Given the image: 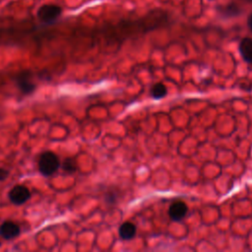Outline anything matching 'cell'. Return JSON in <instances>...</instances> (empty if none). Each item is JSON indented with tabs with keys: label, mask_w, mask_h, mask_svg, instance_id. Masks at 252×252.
<instances>
[{
	"label": "cell",
	"mask_w": 252,
	"mask_h": 252,
	"mask_svg": "<svg viewBox=\"0 0 252 252\" xmlns=\"http://www.w3.org/2000/svg\"><path fill=\"white\" fill-rule=\"evenodd\" d=\"M60 166L58 157L52 152H44L38 159V170L44 176L52 175Z\"/></svg>",
	"instance_id": "1"
},
{
	"label": "cell",
	"mask_w": 252,
	"mask_h": 252,
	"mask_svg": "<svg viewBox=\"0 0 252 252\" xmlns=\"http://www.w3.org/2000/svg\"><path fill=\"white\" fill-rule=\"evenodd\" d=\"M62 14V9L60 6L55 4H45L42 5L37 11L38 20L46 25L53 24Z\"/></svg>",
	"instance_id": "2"
},
{
	"label": "cell",
	"mask_w": 252,
	"mask_h": 252,
	"mask_svg": "<svg viewBox=\"0 0 252 252\" xmlns=\"http://www.w3.org/2000/svg\"><path fill=\"white\" fill-rule=\"evenodd\" d=\"M16 84L25 94H30L35 90V84L32 79V73L30 71L20 72L16 76Z\"/></svg>",
	"instance_id": "3"
},
{
	"label": "cell",
	"mask_w": 252,
	"mask_h": 252,
	"mask_svg": "<svg viewBox=\"0 0 252 252\" xmlns=\"http://www.w3.org/2000/svg\"><path fill=\"white\" fill-rule=\"evenodd\" d=\"M8 197L14 205L19 206L31 199V192L24 185H16L9 191Z\"/></svg>",
	"instance_id": "4"
},
{
	"label": "cell",
	"mask_w": 252,
	"mask_h": 252,
	"mask_svg": "<svg viewBox=\"0 0 252 252\" xmlns=\"http://www.w3.org/2000/svg\"><path fill=\"white\" fill-rule=\"evenodd\" d=\"M168 216L174 221H180L188 213V207L183 201H175L168 208Z\"/></svg>",
	"instance_id": "5"
},
{
	"label": "cell",
	"mask_w": 252,
	"mask_h": 252,
	"mask_svg": "<svg viewBox=\"0 0 252 252\" xmlns=\"http://www.w3.org/2000/svg\"><path fill=\"white\" fill-rule=\"evenodd\" d=\"M20 226L14 221L7 220L0 225V236H2L5 239L15 238L20 234Z\"/></svg>",
	"instance_id": "6"
},
{
	"label": "cell",
	"mask_w": 252,
	"mask_h": 252,
	"mask_svg": "<svg viewBox=\"0 0 252 252\" xmlns=\"http://www.w3.org/2000/svg\"><path fill=\"white\" fill-rule=\"evenodd\" d=\"M217 12L225 19L228 18H233V17H237L242 13L241 8L234 2H230L226 5L223 6H218L217 7Z\"/></svg>",
	"instance_id": "7"
},
{
	"label": "cell",
	"mask_w": 252,
	"mask_h": 252,
	"mask_svg": "<svg viewBox=\"0 0 252 252\" xmlns=\"http://www.w3.org/2000/svg\"><path fill=\"white\" fill-rule=\"evenodd\" d=\"M239 52L247 63L252 64V38L243 37L239 43Z\"/></svg>",
	"instance_id": "8"
},
{
	"label": "cell",
	"mask_w": 252,
	"mask_h": 252,
	"mask_svg": "<svg viewBox=\"0 0 252 252\" xmlns=\"http://www.w3.org/2000/svg\"><path fill=\"white\" fill-rule=\"evenodd\" d=\"M136 231H137L136 225L133 222H131V221L123 222L120 225L119 229H118L119 236L123 240H130V239H132L136 235Z\"/></svg>",
	"instance_id": "9"
},
{
	"label": "cell",
	"mask_w": 252,
	"mask_h": 252,
	"mask_svg": "<svg viewBox=\"0 0 252 252\" xmlns=\"http://www.w3.org/2000/svg\"><path fill=\"white\" fill-rule=\"evenodd\" d=\"M167 94V89L162 83H157L151 88V95L155 99H160Z\"/></svg>",
	"instance_id": "10"
},
{
	"label": "cell",
	"mask_w": 252,
	"mask_h": 252,
	"mask_svg": "<svg viewBox=\"0 0 252 252\" xmlns=\"http://www.w3.org/2000/svg\"><path fill=\"white\" fill-rule=\"evenodd\" d=\"M61 166H62L63 170L68 173H73L77 170V163H76L75 159L72 158H66L63 160V163Z\"/></svg>",
	"instance_id": "11"
},
{
	"label": "cell",
	"mask_w": 252,
	"mask_h": 252,
	"mask_svg": "<svg viewBox=\"0 0 252 252\" xmlns=\"http://www.w3.org/2000/svg\"><path fill=\"white\" fill-rule=\"evenodd\" d=\"M118 195L115 193V191H110L108 192L106 195H105V200L108 204H113L116 202V199H117Z\"/></svg>",
	"instance_id": "12"
},
{
	"label": "cell",
	"mask_w": 252,
	"mask_h": 252,
	"mask_svg": "<svg viewBox=\"0 0 252 252\" xmlns=\"http://www.w3.org/2000/svg\"><path fill=\"white\" fill-rule=\"evenodd\" d=\"M9 176V171L0 167V181L5 180Z\"/></svg>",
	"instance_id": "13"
},
{
	"label": "cell",
	"mask_w": 252,
	"mask_h": 252,
	"mask_svg": "<svg viewBox=\"0 0 252 252\" xmlns=\"http://www.w3.org/2000/svg\"><path fill=\"white\" fill-rule=\"evenodd\" d=\"M247 26H248L249 30L252 32V13L248 16V19H247Z\"/></svg>",
	"instance_id": "14"
},
{
	"label": "cell",
	"mask_w": 252,
	"mask_h": 252,
	"mask_svg": "<svg viewBox=\"0 0 252 252\" xmlns=\"http://www.w3.org/2000/svg\"><path fill=\"white\" fill-rule=\"evenodd\" d=\"M248 1H250V2H252V0H248Z\"/></svg>",
	"instance_id": "15"
},
{
	"label": "cell",
	"mask_w": 252,
	"mask_h": 252,
	"mask_svg": "<svg viewBox=\"0 0 252 252\" xmlns=\"http://www.w3.org/2000/svg\"><path fill=\"white\" fill-rule=\"evenodd\" d=\"M0 245H1V243H0Z\"/></svg>",
	"instance_id": "16"
}]
</instances>
